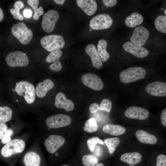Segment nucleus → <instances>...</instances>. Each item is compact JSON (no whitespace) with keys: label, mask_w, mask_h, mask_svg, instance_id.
Segmentation results:
<instances>
[{"label":"nucleus","mask_w":166,"mask_h":166,"mask_svg":"<svg viewBox=\"0 0 166 166\" xmlns=\"http://www.w3.org/2000/svg\"><path fill=\"white\" fill-rule=\"evenodd\" d=\"M59 17V13L56 10H51L48 11L43 17L42 22L43 30L47 33L53 31Z\"/></svg>","instance_id":"nucleus-13"},{"label":"nucleus","mask_w":166,"mask_h":166,"mask_svg":"<svg viewBox=\"0 0 166 166\" xmlns=\"http://www.w3.org/2000/svg\"><path fill=\"white\" fill-rule=\"evenodd\" d=\"M72 119L67 115L58 114L48 117L45 121V124L48 130L62 128L71 124Z\"/></svg>","instance_id":"nucleus-8"},{"label":"nucleus","mask_w":166,"mask_h":166,"mask_svg":"<svg viewBox=\"0 0 166 166\" xmlns=\"http://www.w3.org/2000/svg\"><path fill=\"white\" fill-rule=\"evenodd\" d=\"M24 6L22 2L21 1H17L14 3V9H11L10 11L13 15V18L16 19L23 20L24 19L23 16L20 14L19 10L22 8Z\"/></svg>","instance_id":"nucleus-32"},{"label":"nucleus","mask_w":166,"mask_h":166,"mask_svg":"<svg viewBox=\"0 0 166 166\" xmlns=\"http://www.w3.org/2000/svg\"><path fill=\"white\" fill-rule=\"evenodd\" d=\"M125 116L129 118L144 120L148 118L149 113L147 109L136 106L128 108L124 112Z\"/></svg>","instance_id":"nucleus-17"},{"label":"nucleus","mask_w":166,"mask_h":166,"mask_svg":"<svg viewBox=\"0 0 166 166\" xmlns=\"http://www.w3.org/2000/svg\"><path fill=\"white\" fill-rule=\"evenodd\" d=\"M28 4L33 9L34 14L33 15V18L35 20H38L41 15L44 14V10L42 6L38 8V6L39 3L38 0H28L27 1Z\"/></svg>","instance_id":"nucleus-30"},{"label":"nucleus","mask_w":166,"mask_h":166,"mask_svg":"<svg viewBox=\"0 0 166 166\" xmlns=\"http://www.w3.org/2000/svg\"><path fill=\"white\" fill-rule=\"evenodd\" d=\"M54 86V84L50 79H45L37 84L35 89V93L38 97L43 98Z\"/></svg>","instance_id":"nucleus-22"},{"label":"nucleus","mask_w":166,"mask_h":166,"mask_svg":"<svg viewBox=\"0 0 166 166\" xmlns=\"http://www.w3.org/2000/svg\"><path fill=\"white\" fill-rule=\"evenodd\" d=\"M144 20V17L141 14L134 12L126 18L124 23L127 27L132 28L141 24Z\"/></svg>","instance_id":"nucleus-23"},{"label":"nucleus","mask_w":166,"mask_h":166,"mask_svg":"<svg viewBox=\"0 0 166 166\" xmlns=\"http://www.w3.org/2000/svg\"><path fill=\"white\" fill-rule=\"evenodd\" d=\"M102 129L105 133L115 136L121 135L126 132V129L124 127L113 124H105L103 126Z\"/></svg>","instance_id":"nucleus-26"},{"label":"nucleus","mask_w":166,"mask_h":166,"mask_svg":"<svg viewBox=\"0 0 166 166\" xmlns=\"http://www.w3.org/2000/svg\"><path fill=\"white\" fill-rule=\"evenodd\" d=\"M88 146L90 151L93 152L94 147L97 144L104 145V142L98 137H93L88 139L87 141Z\"/></svg>","instance_id":"nucleus-35"},{"label":"nucleus","mask_w":166,"mask_h":166,"mask_svg":"<svg viewBox=\"0 0 166 166\" xmlns=\"http://www.w3.org/2000/svg\"><path fill=\"white\" fill-rule=\"evenodd\" d=\"M4 17V13L2 9L0 7V22L2 20Z\"/></svg>","instance_id":"nucleus-44"},{"label":"nucleus","mask_w":166,"mask_h":166,"mask_svg":"<svg viewBox=\"0 0 166 166\" xmlns=\"http://www.w3.org/2000/svg\"><path fill=\"white\" fill-rule=\"evenodd\" d=\"M107 41L103 39L99 40L97 45V51L102 61L106 62L110 57V54L107 50Z\"/></svg>","instance_id":"nucleus-27"},{"label":"nucleus","mask_w":166,"mask_h":166,"mask_svg":"<svg viewBox=\"0 0 166 166\" xmlns=\"http://www.w3.org/2000/svg\"><path fill=\"white\" fill-rule=\"evenodd\" d=\"M6 61L8 65L12 67L25 66L29 62L26 54L19 51L9 53L6 57Z\"/></svg>","instance_id":"nucleus-12"},{"label":"nucleus","mask_w":166,"mask_h":166,"mask_svg":"<svg viewBox=\"0 0 166 166\" xmlns=\"http://www.w3.org/2000/svg\"><path fill=\"white\" fill-rule=\"evenodd\" d=\"M62 166H68V165H63Z\"/></svg>","instance_id":"nucleus-47"},{"label":"nucleus","mask_w":166,"mask_h":166,"mask_svg":"<svg viewBox=\"0 0 166 166\" xmlns=\"http://www.w3.org/2000/svg\"><path fill=\"white\" fill-rule=\"evenodd\" d=\"M42 155L39 142L35 140L20 158L24 166H42Z\"/></svg>","instance_id":"nucleus-2"},{"label":"nucleus","mask_w":166,"mask_h":166,"mask_svg":"<svg viewBox=\"0 0 166 166\" xmlns=\"http://www.w3.org/2000/svg\"><path fill=\"white\" fill-rule=\"evenodd\" d=\"M86 53L90 57L93 66L99 69L102 66L103 63L99 56L95 45L93 44L87 45L85 48Z\"/></svg>","instance_id":"nucleus-20"},{"label":"nucleus","mask_w":166,"mask_h":166,"mask_svg":"<svg viewBox=\"0 0 166 166\" xmlns=\"http://www.w3.org/2000/svg\"><path fill=\"white\" fill-rule=\"evenodd\" d=\"M95 166H105L103 164L101 163H100L97 164Z\"/></svg>","instance_id":"nucleus-45"},{"label":"nucleus","mask_w":166,"mask_h":166,"mask_svg":"<svg viewBox=\"0 0 166 166\" xmlns=\"http://www.w3.org/2000/svg\"><path fill=\"white\" fill-rule=\"evenodd\" d=\"M81 80L85 85L93 90L100 91L104 87L102 79L93 73H89L85 74L82 77Z\"/></svg>","instance_id":"nucleus-14"},{"label":"nucleus","mask_w":166,"mask_h":166,"mask_svg":"<svg viewBox=\"0 0 166 166\" xmlns=\"http://www.w3.org/2000/svg\"><path fill=\"white\" fill-rule=\"evenodd\" d=\"M146 92L153 96L163 97L166 96V83L155 81L147 85L145 88Z\"/></svg>","instance_id":"nucleus-16"},{"label":"nucleus","mask_w":166,"mask_h":166,"mask_svg":"<svg viewBox=\"0 0 166 166\" xmlns=\"http://www.w3.org/2000/svg\"><path fill=\"white\" fill-rule=\"evenodd\" d=\"M135 136L138 140L142 143L154 144L157 141V139L154 135L143 130L137 131Z\"/></svg>","instance_id":"nucleus-25"},{"label":"nucleus","mask_w":166,"mask_h":166,"mask_svg":"<svg viewBox=\"0 0 166 166\" xmlns=\"http://www.w3.org/2000/svg\"><path fill=\"white\" fill-rule=\"evenodd\" d=\"M11 31L13 35L23 44H27L31 40L33 32L29 29L25 24L22 22L15 24L12 27Z\"/></svg>","instance_id":"nucleus-6"},{"label":"nucleus","mask_w":166,"mask_h":166,"mask_svg":"<svg viewBox=\"0 0 166 166\" xmlns=\"http://www.w3.org/2000/svg\"><path fill=\"white\" fill-rule=\"evenodd\" d=\"M77 6L87 15L92 16L96 11L97 4L94 0H77Z\"/></svg>","instance_id":"nucleus-21"},{"label":"nucleus","mask_w":166,"mask_h":166,"mask_svg":"<svg viewBox=\"0 0 166 166\" xmlns=\"http://www.w3.org/2000/svg\"><path fill=\"white\" fill-rule=\"evenodd\" d=\"M104 142L107 147L109 153L113 154L119 145L120 140L117 137L108 138L105 139Z\"/></svg>","instance_id":"nucleus-31"},{"label":"nucleus","mask_w":166,"mask_h":166,"mask_svg":"<svg viewBox=\"0 0 166 166\" xmlns=\"http://www.w3.org/2000/svg\"><path fill=\"white\" fill-rule=\"evenodd\" d=\"M30 131L18 135L3 145L0 150V157L10 164L20 157L24 152L27 141L32 135Z\"/></svg>","instance_id":"nucleus-1"},{"label":"nucleus","mask_w":166,"mask_h":166,"mask_svg":"<svg viewBox=\"0 0 166 166\" xmlns=\"http://www.w3.org/2000/svg\"><path fill=\"white\" fill-rule=\"evenodd\" d=\"M150 36V32L146 28L141 26H137L134 29L129 38L130 41L136 45L143 46Z\"/></svg>","instance_id":"nucleus-10"},{"label":"nucleus","mask_w":166,"mask_h":166,"mask_svg":"<svg viewBox=\"0 0 166 166\" xmlns=\"http://www.w3.org/2000/svg\"><path fill=\"white\" fill-rule=\"evenodd\" d=\"M82 163L84 166H95L98 164V160L93 155H85L82 157Z\"/></svg>","instance_id":"nucleus-34"},{"label":"nucleus","mask_w":166,"mask_h":166,"mask_svg":"<svg viewBox=\"0 0 166 166\" xmlns=\"http://www.w3.org/2000/svg\"><path fill=\"white\" fill-rule=\"evenodd\" d=\"M112 106V103L110 100L107 99H104L99 105V109L100 110H103L109 113L111 110Z\"/></svg>","instance_id":"nucleus-36"},{"label":"nucleus","mask_w":166,"mask_h":166,"mask_svg":"<svg viewBox=\"0 0 166 166\" xmlns=\"http://www.w3.org/2000/svg\"><path fill=\"white\" fill-rule=\"evenodd\" d=\"M65 142V139L64 137L59 135L53 134L49 135L44 140L43 143L48 152L49 154L55 155L57 153V151L63 145Z\"/></svg>","instance_id":"nucleus-11"},{"label":"nucleus","mask_w":166,"mask_h":166,"mask_svg":"<svg viewBox=\"0 0 166 166\" xmlns=\"http://www.w3.org/2000/svg\"><path fill=\"white\" fill-rule=\"evenodd\" d=\"M113 23V19L109 14H100L93 17L91 19L89 25L93 30H101L110 28Z\"/></svg>","instance_id":"nucleus-9"},{"label":"nucleus","mask_w":166,"mask_h":166,"mask_svg":"<svg viewBox=\"0 0 166 166\" xmlns=\"http://www.w3.org/2000/svg\"><path fill=\"white\" fill-rule=\"evenodd\" d=\"M94 154L98 156H100L102 153V150L101 148L99 146H95L93 151Z\"/></svg>","instance_id":"nucleus-41"},{"label":"nucleus","mask_w":166,"mask_h":166,"mask_svg":"<svg viewBox=\"0 0 166 166\" xmlns=\"http://www.w3.org/2000/svg\"><path fill=\"white\" fill-rule=\"evenodd\" d=\"M146 71L144 68L140 67H132L121 71L119 78L121 82L128 83L144 79Z\"/></svg>","instance_id":"nucleus-4"},{"label":"nucleus","mask_w":166,"mask_h":166,"mask_svg":"<svg viewBox=\"0 0 166 166\" xmlns=\"http://www.w3.org/2000/svg\"><path fill=\"white\" fill-rule=\"evenodd\" d=\"M122 47L125 51L139 58L145 57L149 53L147 48L136 45L130 41L124 42Z\"/></svg>","instance_id":"nucleus-15"},{"label":"nucleus","mask_w":166,"mask_h":166,"mask_svg":"<svg viewBox=\"0 0 166 166\" xmlns=\"http://www.w3.org/2000/svg\"><path fill=\"white\" fill-rule=\"evenodd\" d=\"M13 115L14 111L10 107L0 106V124L9 122L12 120Z\"/></svg>","instance_id":"nucleus-28"},{"label":"nucleus","mask_w":166,"mask_h":166,"mask_svg":"<svg viewBox=\"0 0 166 166\" xmlns=\"http://www.w3.org/2000/svg\"><path fill=\"white\" fill-rule=\"evenodd\" d=\"M155 28L159 32L166 33V16L160 15L157 16L154 22Z\"/></svg>","instance_id":"nucleus-29"},{"label":"nucleus","mask_w":166,"mask_h":166,"mask_svg":"<svg viewBox=\"0 0 166 166\" xmlns=\"http://www.w3.org/2000/svg\"><path fill=\"white\" fill-rule=\"evenodd\" d=\"M54 105L56 108L64 109L67 112L71 111L74 108L73 102L68 99L65 94L62 92H59L56 94Z\"/></svg>","instance_id":"nucleus-19"},{"label":"nucleus","mask_w":166,"mask_h":166,"mask_svg":"<svg viewBox=\"0 0 166 166\" xmlns=\"http://www.w3.org/2000/svg\"><path fill=\"white\" fill-rule=\"evenodd\" d=\"M62 54V52L60 50L52 51L46 57L45 61L48 63L53 62L49 66V69L51 70L58 72L62 68V65L60 61V59Z\"/></svg>","instance_id":"nucleus-18"},{"label":"nucleus","mask_w":166,"mask_h":166,"mask_svg":"<svg viewBox=\"0 0 166 166\" xmlns=\"http://www.w3.org/2000/svg\"><path fill=\"white\" fill-rule=\"evenodd\" d=\"M53 1L56 4L60 5H63L65 1V0H54Z\"/></svg>","instance_id":"nucleus-43"},{"label":"nucleus","mask_w":166,"mask_h":166,"mask_svg":"<svg viewBox=\"0 0 166 166\" xmlns=\"http://www.w3.org/2000/svg\"><path fill=\"white\" fill-rule=\"evenodd\" d=\"M160 120L161 124L164 126H166V109H164L162 111L160 116Z\"/></svg>","instance_id":"nucleus-40"},{"label":"nucleus","mask_w":166,"mask_h":166,"mask_svg":"<svg viewBox=\"0 0 166 166\" xmlns=\"http://www.w3.org/2000/svg\"><path fill=\"white\" fill-rule=\"evenodd\" d=\"M99 105L96 103L91 104L89 107V111L92 113H96L99 110Z\"/></svg>","instance_id":"nucleus-39"},{"label":"nucleus","mask_w":166,"mask_h":166,"mask_svg":"<svg viewBox=\"0 0 166 166\" xmlns=\"http://www.w3.org/2000/svg\"><path fill=\"white\" fill-rule=\"evenodd\" d=\"M83 128L85 131L88 132L96 131L98 128V126L95 119L91 118L86 121Z\"/></svg>","instance_id":"nucleus-33"},{"label":"nucleus","mask_w":166,"mask_h":166,"mask_svg":"<svg viewBox=\"0 0 166 166\" xmlns=\"http://www.w3.org/2000/svg\"><path fill=\"white\" fill-rule=\"evenodd\" d=\"M24 16L26 18H29L31 17L32 14V10L30 9H26L23 11Z\"/></svg>","instance_id":"nucleus-42"},{"label":"nucleus","mask_w":166,"mask_h":166,"mask_svg":"<svg viewBox=\"0 0 166 166\" xmlns=\"http://www.w3.org/2000/svg\"><path fill=\"white\" fill-rule=\"evenodd\" d=\"M26 124L17 122L9 126L6 123L0 124V145L6 144L18 134L25 128Z\"/></svg>","instance_id":"nucleus-3"},{"label":"nucleus","mask_w":166,"mask_h":166,"mask_svg":"<svg viewBox=\"0 0 166 166\" xmlns=\"http://www.w3.org/2000/svg\"><path fill=\"white\" fill-rule=\"evenodd\" d=\"M142 158L141 155L138 152H128L122 154L120 160L130 165H134L140 163Z\"/></svg>","instance_id":"nucleus-24"},{"label":"nucleus","mask_w":166,"mask_h":166,"mask_svg":"<svg viewBox=\"0 0 166 166\" xmlns=\"http://www.w3.org/2000/svg\"><path fill=\"white\" fill-rule=\"evenodd\" d=\"M15 91L19 96H23L28 104L33 103L35 99V91L34 85L25 81L17 82Z\"/></svg>","instance_id":"nucleus-5"},{"label":"nucleus","mask_w":166,"mask_h":166,"mask_svg":"<svg viewBox=\"0 0 166 166\" xmlns=\"http://www.w3.org/2000/svg\"><path fill=\"white\" fill-rule=\"evenodd\" d=\"M164 14L165 15V16H166V9H165L164 10Z\"/></svg>","instance_id":"nucleus-46"},{"label":"nucleus","mask_w":166,"mask_h":166,"mask_svg":"<svg viewBox=\"0 0 166 166\" xmlns=\"http://www.w3.org/2000/svg\"><path fill=\"white\" fill-rule=\"evenodd\" d=\"M156 166H166V156L163 154L159 155L156 159Z\"/></svg>","instance_id":"nucleus-37"},{"label":"nucleus","mask_w":166,"mask_h":166,"mask_svg":"<svg viewBox=\"0 0 166 166\" xmlns=\"http://www.w3.org/2000/svg\"><path fill=\"white\" fill-rule=\"evenodd\" d=\"M103 4L108 7H111L115 6L117 2L116 0H103Z\"/></svg>","instance_id":"nucleus-38"},{"label":"nucleus","mask_w":166,"mask_h":166,"mask_svg":"<svg viewBox=\"0 0 166 166\" xmlns=\"http://www.w3.org/2000/svg\"><path fill=\"white\" fill-rule=\"evenodd\" d=\"M128 166H135L133 165H129Z\"/></svg>","instance_id":"nucleus-48"},{"label":"nucleus","mask_w":166,"mask_h":166,"mask_svg":"<svg viewBox=\"0 0 166 166\" xmlns=\"http://www.w3.org/2000/svg\"><path fill=\"white\" fill-rule=\"evenodd\" d=\"M40 43L44 49L51 52L63 48L65 45V41L64 38L60 35H48L41 38Z\"/></svg>","instance_id":"nucleus-7"}]
</instances>
